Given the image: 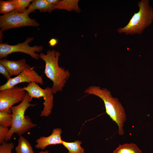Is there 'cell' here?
<instances>
[{
  "label": "cell",
  "mask_w": 153,
  "mask_h": 153,
  "mask_svg": "<svg viewBox=\"0 0 153 153\" xmlns=\"http://www.w3.org/2000/svg\"><path fill=\"white\" fill-rule=\"evenodd\" d=\"M23 88L29 94L30 102L34 98H43L44 107L40 116L45 117L49 116L52 112L54 106V94L52 88L46 87L43 89L40 87L37 84L31 82Z\"/></svg>",
  "instance_id": "cell-6"
},
{
  "label": "cell",
  "mask_w": 153,
  "mask_h": 153,
  "mask_svg": "<svg viewBox=\"0 0 153 153\" xmlns=\"http://www.w3.org/2000/svg\"><path fill=\"white\" fill-rule=\"evenodd\" d=\"M12 121V114L10 109L0 111V126L11 127Z\"/></svg>",
  "instance_id": "cell-17"
},
{
  "label": "cell",
  "mask_w": 153,
  "mask_h": 153,
  "mask_svg": "<svg viewBox=\"0 0 153 153\" xmlns=\"http://www.w3.org/2000/svg\"><path fill=\"white\" fill-rule=\"evenodd\" d=\"M139 10L134 12L128 23L117 30L119 33L126 35L140 34L153 21V9L148 0H141L138 2Z\"/></svg>",
  "instance_id": "cell-4"
},
{
  "label": "cell",
  "mask_w": 153,
  "mask_h": 153,
  "mask_svg": "<svg viewBox=\"0 0 153 153\" xmlns=\"http://www.w3.org/2000/svg\"><path fill=\"white\" fill-rule=\"evenodd\" d=\"M60 53L55 50H48L45 54L41 53L39 58L45 62L44 73L46 76L53 82L52 87L54 94L61 92L70 76V73L67 69L58 65Z\"/></svg>",
  "instance_id": "cell-1"
},
{
  "label": "cell",
  "mask_w": 153,
  "mask_h": 153,
  "mask_svg": "<svg viewBox=\"0 0 153 153\" xmlns=\"http://www.w3.org/2000/svg\"><path fill=\"white\" fill-rule=\"evenodd\" d=\"M82 142L79 140L74 142L63 141L62 144L68 151V153H84V149L81 146Z\"/></svg>",
  "instance_id": "cell-16"
},
{
  "label": "cell",
  "mask_w": 153,
  "mask_h": 153,
  "mask_svg": "<svg viewBox=\"0 0 153 153\" xmlns=\"http://www.w3.org/2000/svg\"><path fill=\"white\" fill-rule=\"evenodd\" d=\"M14 147V143H8L4 141L0 145V153H12V151Z\"/></svg>",
  "instance_id": "cell-20"
},
{
  "label": "cell",
  "mask_w": 153,
  "mask_h": 153,
  "mask_svg": "<svg viewBox=\"0 0 153 153\" xmlns=\"http://www.w3.org/2000/svg\"><path fill=\"white\" fill-rule=\"evenodd\" d=\"M57 39L54 38L51 39L49 41L48 43L50 46H55L58 43Z\"/></svg>",
  "instance_id": "cell-23"
},
{
  "label": "cell",
  "mask_w": 153,
  "mask_h": 153,
  "mask_svg": "<svg viewBox=\"0 0 153 153\" xmlns=\"http://www.w3.org/2000/svg\"><path fill=\"white\" fill-rule=\"evenodd\" d=\"M15 150L16 153H34L29 142L22 136L20 137Z\"/></svg>",
  "instance_id": "cell-14"
},
{
  "label": "cell",
  "mask_w": 153,
  "mask_h": 153,
  "mask_svg": "<svg viewBox=\"0 0 153 153\" xmlns=\"http://www.w3.org/2000/svg\"><path fill=\"white\" fill-rule=\"evenodd\" d=\"M39 153H49V152L47 150H46L44 151H41Z\"/></svg>",
  "instance_id": "cell-25"
},
{
  "label": "cell",
  "mask_w": 153,
  "mask_h": 153,
  "mask_svg": "<svg viewBox=\"0 0 153 153\" xmlns=\"http://www.w3.org/2000/svg\"><path fill=\"white\" fill-rule=\"evenodd\" d=\"M48 2L54 5H56L59 0H47Z\"/></svg>",
  "instance_id": "cell-24"
},
{
  "label": "cell",
  "mask_w": 153,
  "mask_h": 153,
  "mask_svg": "<svg viewBox=\"0 0 153 153\" xmlns=\"http://www.w3.org/2000/svg\"><path fill=\"white\" fill-rule=\"evenodd\" d=\"M36 10H39L41 12H47L51 13L55 9L54 5L48 3L47 0H35L33 1L26 11L29 14Z\"/></svg>",
  "instance_id": "cell-12"
},
{
  "label": "cell",
  "mask_w": 153,
  "mask_h": 153,
  "mask_svg": "<svg viewBox=\"0 0 153 153\" xmlns=\"http://www.w3.org/2000/svg\"><path fill=\"white\" fill-rule=\"evenodd\" d=\"M15 9V5L13 0L5 1L0 0V13L3 14L10 13Z\"/></svg>",
  "instance_id": "cell-18"
},
{
  "label": "cell",
  "mask_w": 153,
  "mask_h": 153,
  "mask_svg": "<svg viewBox=\"0 0 153 153\" xmlns=\"http://www.w3.org/2000/svg\"><path fill=\"white\" fill-rule=\"evenodd\" d=\"M30 66L15 77L7 80L4 84L0 86V91L12 88L19 84L23 82H34L42 85L43 78Z\"/></svg>",
  "instance_id": "cell-9"
},
{
  "label": "cell",
  "mask_w": 153,
  "mask_h": 153,
  "mask_svg": "<svg viewBox=\"0 0 153 153\" xmlns=\"http://www.w3.org/2000/svg\"><path fill=\"white\" fill-rule=\"evenodd\" d=\"M9 129L8 127L0 126V144L5 141V138L8 134Z\"/></svg>",
  "instance_id": "cell-21"
},
{
  "label": "cell",
  "mask_w": 153,
  "mask_h": 153,
  "mask_svg": "<svg viewBox=\"0 0 153 153\" xmlns=\"http://www.w3.org/2000/svg\"><path fill=\"white\" fill-rule=\"evenodd\" d=\"M113 153H142L137 145L133 143H125L119 146Z\"/></svg>",
  "instance_id": "cell-15"
},
{
  "label": "cell",
  "mask_w": 153,
  "mask_h": 153,
  "mask_svg": "<svg viewBox=\"0 0 153 153\" xmlns=\"http://www.w3.org/2000/svg\"><path fill=\"white\" fill-rule=\"evenodd\" d=\"M33 0H13L15 5V10L19 13L25 12L26 8L29 6L30 3Z\"/></svg>",
  "instance_id": "cell-19"
},
{
  "label": "cell",
  "mask_w": 153,
  "mask_h": 153,
  "mask_svg": "<svg viewBox=\"0 0 153 153\" xmlns=\"http://www.w3.org/2000/svg\"><path fill=\"white\" fill-rule=\"evenodd\" d=\"M79 1L78 0H59L54 5V9L65 10L68 11L73 10L80 12L81 10L78 5Z\"/></svg>",
  "instance_id": "cell-13"
},
{
  "label": "cell",
  "mask_w": 153,
  "mask_h": 153,
  "mask_svg": "<svg viewBox=\"0 0 153 153\" xmlns=\"http://www.w3.org/2000/svg\"><path fill=\"white\" fill-rule=\"evenodd\" d=\"M84 93L97 96L103 101L106 113L118 126V135H123V126L126 120V116L118 99L112 97L110 92L107 89H101L96 86H89L86 89Z\"/></svg>",
  "instance_id": "cell-2"
},
{
  "label": "cell",
  "mask_w": 153,
  "mask_h": 153,
  "mask_svg": "<svg viewBox=\"0 0 153 153\" xmlns=\"http://www.w3.org/2000/svg\"><path fill=\"white\" fill-rule=\"evenodd\" d=\"M61 133L62 130L60 128L54 129L49 136L41 137L37 139L35 147L37 149L43 150L49 145L62 144L63 141L61 139Z\"/></svg>",
  "instance_id": "cell-10"
},
{
  "label": "cell",
  "mask_w": 153,
  "mask_h": 153,
  "mask_svg": "<svg viewBox=\"0 0 153 153\" xmlns=\"http://www.w3.org/2000/svg\"><path fill=\"white\" fill-rule=\"evenodd\" d=\"M0 73L5 77L7 80L11 78V76L6 68L1 64H0Z\"/></svg>",
  "instance_id": "cell-22"
},
{
  "label": "cell",
  "mask_w": 153,
  "mask_h": 153,
  "mask_svg": "<svg viewBox=\"0 0 153 153\" xmlns=\"http://www.w3.org/2000/svg\"><path fill=\"white\" fill-rule=\"evenodd\" d=\"M0 64L6 68L11 76L18 75L30 66L27 63L25 59L18 60H10L5 58L0 60Z\"/></svg>",
  "instance_id": "cell-11"
},
{
  "label": "cell",
  "mask_w": 153,
  "mask_h": 153,
  "mask_svg": "<svg viewBox=\"0 0 153 153\" xmlns=\"http://www.w3.org/2000/svg\"><path fill=\"white\" fill-rule=\"evenodd\" d=\"M20 87L15 86L0 92V111L8 110L14 105L20 103L26 92Z\"/></svg>",
  "instance_id": "cell-8"
},
{
  "label": "cell",
  "mask_w": 153,
  "mask_h": 153,
  "mask_svg": "<svg viewBox=\"0 0 153 153\" xmlns=\"http://www.w3.org/2000/svg\"><path fill=\"white\" fill-rule=\"evenodd\" d=\"M30 98L29 94L26 92L24 99L19 104L10 107L12 124L5 138V141L10 140L14 133L17 134L20 137L29 130L37 126L36 124L32 122L29 116L25 115V112L28 108L34 107L37 105L30 103Z\"/></svg>",
  "instance_id": "cell-3"
},
{
  "label": "cell",
  "mask_w": 153,
  "mask_h": 153,
  "mask_svg": "<svg viewBox=\"0 0 153 153\" xmlns=\"http://www.w3.org/2000/svg\"><path fill=\"white\" fill-rule=\"evenodd\" d=\"M34 39L33 37H27L24 42L14 45L7 43L0 44V59L5 58L9 55L14 52H22L27 54L32 58L38 60L39 54L36 52H41L43 49L42 46L35 45L31 46L29 43Z\"/></svg>",
  "instance_id": "cell-7"
},
{
  "label": "cell",
  "mask_w": 153,
  "mask_h": 153,
  "mask_svg": "<svg viewBox=\"0 0 153 153\" xmlns=\"http://www.w3.org/2000/svg\"><path fill=\"white\" fill-rule=\"evenodd\" d=\"M29 14L26 11L19 13L14 10L0 16V31L25 26H39V23L35 19L30 18Z\"/></svg>",
  "instance_id": "cell-5"
}]
</instances>
